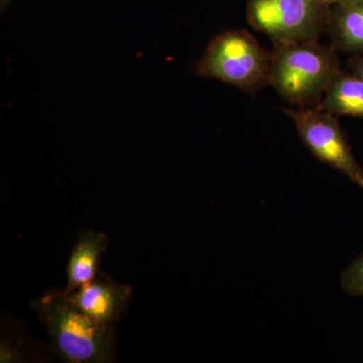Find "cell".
I'll use <instances>...</instances> for the list:
<instances>
[{
	"instance_id": "1",
	"label": "cell",
	"mask_w": 363,
	"mask_h": 363,
	"mask_svg": "<svg viewBox=\"0 0 363 363\" xmlns=\"http://www.w3.org/2000/svg\"><path fill=\"white\" fill-rule=\"evenodd\" d=\"M55 348L73 363H107L116 355L114 325L98 323L79 310L64 291L51 290L32 303Z\"/></svg>"
},
{
	"instance_id": "2",
	"label": "cell",
	"mask_w": 363,
	"mask_h": 363,
	"mask_svg": "<svg viewBox=\"0 0 363 363\" xmlns=\"http://www.w3.org/2000/svg\"><path fill=\"white\" fill-rule=\"evenodd\" d=\"M340 69L337 52L318 40L276 45L271 52L269 85L289 104L318 108Z\"/></svg>"
},
{
	"instance_id": "3",
	"label": "cell",
	"mask_w": 363,
	"mask_h": 363,
	"mask_svg": "<svg viewBox=\"0 0 363 363\" xmlns=\"http://www.w3.org/2000/svg\"><path fill=\"white\" fill-rule=\"evenodd\" d=\"M271 54L245 30L222 33L208 44L196 73L247 93L269 85Z\"/></svg>"
},
{
	"instance_id": "4",
	"label": "cell",
	"mask_w": 363,
	"mask_h": 363,
	"mask_svg": "<svg viewBox=\"0 0 363 363\" xmlns=\"http://www.w3.org/2000/svg\"><path fill=\"white\" fill-rule=\"evenodd\" d=\"M330 6L321 0H247V18L274 45L318 40Z\"/></svg>"
},
{
	"instance_id": "5",
	"label": "cell",
	"mask_w": 363,
	"mask_h": 363,
	"mask_svg": "<svg viewBox=\"0 0 363 363\" xmlns=\"http://www.w3.org/2000/svg\"><path fill=\"white\" fill-rule=\"evenodd\" d=\"M284 112L292 119L303 143L319 161L363 189V169L353 156L337 116L317 108H285Z\"/></svg>"
},
{
	"instance_id": "6",
	"label": "cell",
	"mask_w": 363,
	"mask_h": 363,
	"mask_svg": "<svg viewBox=\"0 0 363 363\" xmlns=\"http://www.w3.org/2000/svg\"><path fill=\"white\" fill-rule=\"evenodd\" d=\"M133 290L130 286L98 276L69 298L74 305L100 324L114 325L128 309Z\"/></svg>"
},
{
	"instance_id": "7",
	"label": "cell",
	"mask_w": 363,
	"mask_h": 363,
	"mask_svg": "<svg viewBox=\"0 0 363 363\" xmlns=\"http://www.w3.org/2000/svg\"><path fill=\"white\" fill-rule=\"evenodd\" d=\"M108 243V238L101 231H86L79 236L67 267V286L64 290L66 295L96 278L100 260Z\"/></svg>"
},
{
	"instance_id": "8",
	"label": "cell",
	"mask_w": 363,
	"mask_h": 363,
	"mask_svg": "<svg viewBox=\"0 0 363 363\" xmlns=\"http://www.w3.org/2000/svg\"><path fill=\"white\" fill-rule=\"evenodd\" d=\"M325 32L336 52L363 54V0L330 6Z\"/></svg>"
},
{
	"instance_id": "9",
	"label": "cell",
	"mask_w": 363,
	"mask_h": 363,
	"mask_svg": "<svg viewBox=\"0 0 363 363\" xmlns=\"http://www.w3.org/2000/svg\"><path fill=\"white\" fill-rule=\"evenodd\" d=\"M317 109L335 116L363 119V81L350 71L340 69L329 83Z\"/></svg>"
},
{
	"instance_id": "10",
	"label": "cell",
	"mask_w": 363,
	"mask_h": 363,
	"mask_svg": "<svg viewBox=\"0 0 363 363\" xmlns=\"http://www.w3.org/2000/svg\"><path fill=\"white\" fill-rule=\"evenodd\" d=\"M341 286L350 295L363 297V253L343 272Z\"/></svg>"
},
{
	"instance_id": "11",
	"label": "cell",
	"mask_w": 363,
	"mask_h": 363,
	"mask_svg": "<svg viewBox=\"0 0 363 363\" xmlns=\"http://www.w3.org/2000/svg\"><path fill=\"white\" fill-rule=\"evenodd\" d=\"M348 70L363 81V54L354 55L347 64Z\"/></svg>"
},
{
	"instance_id": "12",
	"label": "cell",
	"mask_w": 363,
	"mask_h": 363,
	"mask_svg": "<svg viewBox=\"0 0 363 363\" xmlns=\"http://www.w3.org/2000/svg\"><path fill=\"white\" fill-rule=\"evenodd\" d=\"M321 1L328 6H333V4H347V2L357 1V0H321Z\"/></svg>"
},
{
	"instance_id": "13",
	"label": "cell",
	"mask_w": 363,
	"mask_h": 363,
	"mask_svg": "<svg viewBox=\"0 0 363 363\" xmlns=\"http://www.w3.org/2000/svg\"><path fill=\"white\" fill-rule=\"evenodd\" d=\"M1 1V9H6V6H9V2H11V0H0Z\"/></svg>"
}]
</instances>
